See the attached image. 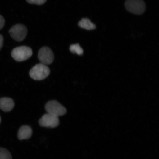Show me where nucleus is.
I'll use <instances>...</instances> for the list:
<instances>
[{
  "label": "nucleus",
  "instance_id": "1",
  "mask_svg": "<svg viewBox=\"0 0 159 159\" xmlns=\"http://www.w3.org/2000/svg\"><path fill=\"white\" fill-rule=\"evenodd\" d=\"M50 70L47 65L39 63L36 65L30 71L29 75L31 78L36 80H41L48 76Z\"/></svg>",
  "mask_w": 159,
  "mask_h": 159
},
{
  "label": "nucleus",
  "instance_id": "11",
  "mask_svg": "<svg viewBox=\"0 0 159 159\" xmlns=\"http://www.w3.org/2000/svg\"><path fill=\"white\" fill-rule=\"evenodd\" d=\"M69 49L71 52L73 53H76L78 55H82L83 53V49L79 44L71 45Z\"/></svg>",
  "mask_w": 159,
  "mask_h": 159
},
{
  "label": "nucleus",
  "instance_id": "7",
  "mask_svg": "<svg viewBox=\"0 0 159 159\" xmlns=\"http://www.w3.org/2000/svg\"><path fill=\"white\" fill-rule=\"evenodd\" d=\"M38 58L42 64L47 65L51 64L53 62L54 55L50 48L48 47H44L39 49Z\"/></svg>",
  "mask_w": 159,
  "mask_h": 159
},
{
  "label": "nucleus",
  "instance_id": "12",
  "mask_svg": "<svg viewBox=\"0 0 159 159\" xmlns=\"http://www.w3.org/2000/svg\"><path fill=\"white\" fill-rule=\"evenodd\" d=\"M0 159H12L11 153L7 149L0 148Z\"/></svg>",
  "mask_w": 159,
  "mask_h": 159
},
{
  "label": "nucleus",
  "instance_id": "5",
  "mask_svg": "<svg viewBox=\"0 0 159 159\" xmlns=\"http://www.w3.org/2000/svg\"><path fill=\"white\" fill-rule=\"evenodd\" d=\"M9 33L11 37L17 41L24 40L27 35V29L25 25L18 24L13 26L9 30Z\"/></svg>",
  "mask_w": 159,
  "mask_h": 159
},
{
  "label": "nucleus",
  "instance_id": "8",
  "mask_svg": "<svg viewBox=\"0 0 159 159\" xmlns=\"http://www.w3.org/2000/svg\"><path fill=\"white\" fill-rule=\"evenodd\" d=\"M14 106L15 103L12 99L7 97L0 98V109L4 112H10Z\"/></svg>",
  "mask_w": 159,
  "mask_h": 159
},
{
  "label": "nucleus",
  "instance_id": "14",
  "mask_svg": "<svg viewBox=\"0 0 159 159\" xmlns=\"http://www.w3.org/2000/svg\"><path fill=\"white\" fill-rule=\"evenodd\" d=\"M5 25V20L3 17L0 15V30L3 28Z\"/></svg>",
  "mask_w": 159,
  "mask_h": 159
},
{
  "label": "nucleus",
  "instance_id": "9",
  "mask_svg": "<svg viewBox=\"0 0 159 159\" xmlns=\"http://www.w3.org/2000/svg\"><path fill=\"white\" fill-rule=\"evenodd\" d=\"M33 134L32 129L27 125H24L20 128L17 137L19 140H26L31 138Z\"/></svg>",
  "mask_w": 159,
  "mask_h": 159
},
{
  "label": "nucleus",
  "instance_id": "2",
  "mask_svg": "<svg viewBox=\"0 0 159 159\" xmlns=\"http://www.w3.org/2000/svg\"><path fill=\"white\" fill-rule=\"evenodd\" d=\"M125 5L127 11L134 14H142L146 9L143 0H126Z\"/></svg>",
  "mask_w": 159,
  "mask_h": 159
},
{
  "label": "nucleus",
  "instance_id": "6",
  "mask_svg": "<svg viewBox=\"0 0 159 159\" xmlns=\"http://www.w3.org/2000/svg\"><path fill=\"white\" fill-rule=\"evenodd\" d=\"M39 123L41 127L53 128L59 126V120L58 117L47 113L39 119Z\"/></svg>",
  "mask_w": 159,
  "mask_h": 159
},
{
  "label": "nucleus",
  "instance_id": "4",
  "mask_svg": "<svg viewBox=\"0 0 159 159\" xmlns=\"http://www.w3.org/2000/svg\"><path fill=\"white\" fill-rule=\"evenodd\" d=\"M45 108L47 113L58 117L63 116L67 112L66 109L56 101H48Z\"/></svg>",
  "mask_w": 159,
  "mask_h": 159
},
{
  "label": "nucleus",
  "instance_id": "3",
  "mask_svg": "<svg viewBox=\"0 0 159 159\" xmlns=\"http://www.w3.org/2000/svg\"><path fill=\"white\" fill-rule=\"evenodd\" d=\"M32 55V50L30 48L25 46L16 48L11 52L12 57L17 61L27 60Z\"/></svg>",
  "mask_w": 159,
  "mask_h": 159
},
{
  "label": "nucleus",
  "instance_id": "15",
  "mask_svg": "<svg viewBox=\"0 0 159 159\" xmlns=\"http://www.w3.org/2000/svg\"><path fill=\"white\" fill-rule=\"evenodd\" d=\"M3 37L1 34H0V50L3 47Z\"/></svg>",
  "mask_w": 159,
  "mask_h": 159
},
{
  "label": "nucleus",
  "instance_id": "13",
  "mask_svg": "<svg viewBox=\"0 0 159 159\" xmlns=\"http://www.w3.org/2000/svg\"><path fill=\"white\" fill-rule=\"evenodd\" d=\"M28 3L31 4L42 5L46 2L47 0H26Z\"/></svg>",
  "mask_w": 159,
  "mask_h": 159
},
{
  "label": "nucleus",
  "instance_id": "10",
  "mask_svg": "<svg viewBox=\"0 0 159 159\" xmlns=\"http://www.w3.org/2000/svg\"><path fill=\"white\" fill-rule=\"evenodd\" d=\"M79 27L81 28L84 29L89 30L95 29L96 25L87 18H83L78 23Z\"/></svg>",
  "mask_w": 159,
  "mask_h": 159
},
{
  "label": "nucleus",
  "instance_id": "16",
  "mask_svg": "<svg viewBox=\"0 0 159 159\" xmlns=\"http://www.w3.org/2000/svg\"><path fill=\"white\" fill-rule=\"evenodd\" d=\"M1 116H0V124H1Z\"/></svg>",
  "mask_w": 159,
  "mask_h": 159
}]
</instances>
